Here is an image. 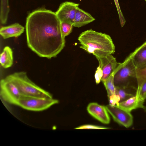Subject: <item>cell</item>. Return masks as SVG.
Listing matches in <instances>:
<instances>
[{"mask_svg": "<svg viewBox=\"0 0 146 146\" xmlns=\"http://www.w3.org/2000/svg\"><path fill=\"white\" fill-rule=\"evenodd\" d=\"M106 107L114 121L118 124L126 128L132 126L133 123V117L130 112L116 106H113L109 104Z\"/></svg>", "mask_w": 146, "mask_h": 146, "instance_id": "obj_7", "label": "cell"}, {"mask_svg": "<svg viewBox=\"0 0 146 146\" xmlns=\"http://www.w3.org/2000/svg\"><path fill=\"white\" fill-rule=\"evenodd\" d=\"M135 96L139 102L144 105V102L146 99V81L139 89L137 90Z\"/></svg>", "mask_w": 146, "mask_h": 146, "instance_id": "obj_20", "label": "cell"}, {"mask_svg": "<svg viewBox=\"0 0 146 146\" xmlns=\"http://www.w3.org/2000/svg\"><path fill=\"white\" fill-rule=\"evenodd\" d=\"M95 20V19L91 14L78 7L76 9L73 25L74 27L79 28L94 21Z\"/></svg>", "mask_w": 146, "mask_h": 146, "instance_id": "obj_13", "label": "cell"}, {"mask_svg": "<svg viewBox=\"0 0 146 146\" xmlns=\"http://www.w3.org/2000/svg\"><path fill=\"white\" fill-rule=\"evenodd\" d=\"M136 69L130 54L123 62L118 63L114 72L115 86H132L137 88Z\"/></svg>", "mask_w": 146, "mask_h": 146, "instance_id": "obj_4", "label": "cell"}, {"mask_svg": "<svg viewBox=\"0 0 146 146\" xmlns=\"http://www.w3.org/2000/svg\"><path fill=\"white\" fill-rule=\"evenodd\" d=\"M100 64L103 72L101 81L104 83L114 72L118 64L116 58L111 54L96 57Z\"/></svg>", "mask_w": 146, "mask_h": 146, "instance_id": "obj_9", "label": "cell"}, {"mask_svg": "<svg viewBox=\"0 0 146 146\" xmlns=\"http://www.w3.org/2000/svg\"><path fill=\"white\" fill-rule=\"evenodd\" d=\"M103 76V72L100 64H99L94 75L95 81L97 84H99L101 81Z\"/></svg>", "mask_w": 146, "mask_h": 146, "instance_id": "obj_24", "label": "cell"}, {"mask_svg": "<svg viewBox=\"0 0 146 146\" xmlns=\"http://www.w3.org/2000/svg\"><path fill=\"white\" fill-rule=\"evenodd\" d=\"M25 29L28 47L41 57H55L65 46L60 22L51 10L41 8L29 13Z\"/></svg>", "mask_w": 146, "mask_h": 146, "instance_id": "obj_1", "label": "cell"}, {"mask_svg": "<svg viewBox=\"0 0 146 146\" xmlns=\"http://www.w3.org/2000/svg\"><path fill=\"white\" fill-rule=\"evenodd\" d=\"M113 74L114 72L103 83L107 91L108 98L115 94V87L113 82Z\"/></svg>", "mask_w": 146, "mask_h": 146, "instance_id": "obj_18", "label": "cell"}, {"mask_svg": "<svg viewBox=\"0 0 146 146\" xmlns=\"http://www.w3.org/2000/svg\"><path fill=\"white\" fill-rule=\"evenodd\" d=\"M0 95L6 102L17 106L21 97L17 87L6 78L0 81Z\"/></svg>", "mask_w": 146, "mask_h": 146, "instance_id": "obj_6", "label": "cell"}, {"mask_svg": "<svg viewBox=\"0 0 146 146\" xmlns=\"http://www.w3.org/2000/svg\"><path fill=\"white\" fill-rule=\"evenodd\" d=\"M87 110L91 116L101 123L106 124L110 123V117L106 106L92 102L88 104Z\"/></svg>", "mask_w": 146, "mask_h": 146, "instance_id": "obj_10", "label": "cell"}, {"mask_svg": "<svg viewBox=\"0 0 146 146\" xmlns=\"http://www.w3.org/2000/svg\"><path fill=\"white\" fill-rule=\"evenodd\" d=\"M78 40L81 48L96 57L106 56L115 52V46L111 38L105 33L88 30L80 34Z\"/></svg>", "mask_w": 146, "mask_h": 146, "instance_id": "obj_2", "label": "cell"}, {"mask_svg": "<svg viewBox=\"0 0 146 146\" xmlns=\"http://www.w3.org/2000/svg\"><path fill=\"white\" fill-rule=\"evenodd\" d=\"M110 127L100 126L91 124H85L80 125L74 128L75 129H109Z\"/></svg>", "mask_w": 146, "mask_h": 146, "instance_id": "obj_22", "label": "cell"}, {"mask_svg": "<svg viewBox=\"0 0 146 146\" xmlns=\"http://www.w3.org/2000/svg\"><path fill=\"white\" fill-rule=\"evenodd\" d=\"M5 78L17 87L21 96L52 98L50 93L32 81L28 77L26 72H15Z\"/></svg>", "mask_w": 146, "mask_h": 146, "instance_id": "obj_3", "label": "cell"}, {"mask_svg": "<svg viewBox=\"0 0 146 146\" xmlns=\"http://www.w3.org/2000/svg\"><path fill=\"white\" fill-rule=\"evenodd\" d=\"M145 0V2H146V0Z\"/></svg>", "mask_w": 146, "mask_h": 146, "instance_id": "obj_28", "label": "cell"}, {"mask_svg": "<svg viewBox=\"0 0 146 146\" xmlns=\"http://www.w3.org/2000/svg\"><path fill=\"white\" fill-rule=\"evenodd\" d=\"M118 13L120 23L121 27L124 25L126 20L121 10L118 0H114Z\"/></svg>", "mask_w": 146, "mask_h": 146, "instance_id": "obj_23", "label": "cell"}, {"mask_svg": "<svg viewBox=\"0 0 146 146\" xmlns=\"http://www.w3.org/2000/svg\"><path fill=\"white\" fill-rule=\"evenodd\" d=\"M0 63L5 68L10 67L13 63V52L11 48L8 46L5 47L0 54Z\"/></svg>", "mask_w": 146, "mask_h": 146, "instance_id": "obj_15", "label": "cell"}, {"mask_svg": "<svg viewBox=\"0 0 146 146\" xmlns=\"http://www.w3.org/2000/svg\"><path fill=\"white\" fill-rule=\"evenodd\" d=\"M79 4L70 1L62 3L55 12L60 22H65L73 25L76 9Z\"/></svg>", "mask_w": 146, "mask_h": 146, "instance_id": "obj_8", "label": "cell"}, {"mask_svg": "<svg viewBox=\"0 0 146 146\" xmlns=\"http://www.w3.org/2000/svg\"><path fill=\"white\" fill-rule=\"evenodd\" d=\"M9 0H1L0 17L1 23H6L9 12Z\"/></svg>", "mask_w": 146, "mask_h": 146, "instance_id": "obj_17", "label": "cell"}, {"mask_svg": "<svg viewBox=\"0 0 146 146\" xmlns=\"http://www.w3.org/2000/svg\"><path fill=\"white\" fill-rule=\"evenodd\" d=\"M60 26L62 35L65 38L72 32L74 27L72 24L65 22H60Z\"/></svg>", "mask_w": 146, "mask_h": 146, "instance_id": "obj_21", "label": "cell"}, {"mask_svg": "<svg viewBox=\"0 0 146 146\" xmlns=\"http://www.w3.org/2000/svg\"><path fill=\"white\" fill-rule=\"evenodd\" d=\"M115 87V94L119 96L120 102L135 95L137 90V88L132 86Z\"/></svg>", "mask_w": 146, "mask_h": 146, "instance_id": "obj_16", "label": "cell"}, {"mask_svg": "<svg viewBox=\"0 0 146 146\" xmlns=\"http://www.w3.org/2000/svg\"><path fill=\"white\" fill-rule=\"evenodd\" d=\"M25 28L18 23L3 27L0 29V34L4 39L18 37L24 31Z\"/></svg>", "mask_w": 146, "mask_h": 146, "instance_id": "obj_12", "label": "cell"}, {"mask_svg": "<svg viewBox=\"0 0 146 146\" xmlns=\"http://www.w3.org/2000/svg\"><path fill=\"white\" fill-rule=\"evenodd\" d=\"M142 109L144 110L146 115V106H144Z\"/></svg>", "mask_w": 146, "mask_h": 146, "instance_id": "obj_26", "label": "cell"}, {"mask_svg": "<svg viewBox=\"0 0 146 146\" xmlns=\"http://www.w3.org/2000/svg\"><path fill=\"white\" fill-rule=\"evenodd\" d=\"M133 63L137 69L146 68V45L142 44L130 54Z\"/></svg>", "mask_w": 146, "mask_h": 146, "instance_id": "obj_11", "label": "cell"}, {"mask_svg": "<svg viewBox=\"0 0 146 146\" xmlns=\"http://www.w3.org/2000/svg\"><path fill=\"white\" fill-rule=\"evenodd\" d=\"M109 105L115 106L120 101L119 96L117 94L112 95L108 98Z\"/></svg>", "mask_w": 146, "mask_h": 146, "instance_id": "obj_25", "label": "cell"}, {"mask_svg": "<svg viewBox=\"0 0 146 146\" xmlns=\"http://www.w3.org/2000/svg\"><path fill=\"white\" fill-rule=\"evenodd\" d=\"M142 44L144 46L146 45V41L145 42H144Z\"/></svg>", "mask_w": 146, "mask_h": 146, "instance_id": "obj_27", "label": "cell"}, {"mask_svg": "<svg viewBox=\"0 0 146 146\" xmlns=\"http://www.w3.org/2000/svg\"><path fill=\"white\" fill-rule=\"evenodd\" d=\"M59 102L58 100L53 98L21 96L17 106L27 110L39 111L46 110Z\"/></svg>", "mask_w": 146, "mask_h": 146, "instance_id": "obj_5", "label": "cell"}, {"mask_svg": "<svg viewBox=\"0 0 146 146\" xmlns=\"http://www.w3.org/2000/svg\"><path fill=\"white\" fill-rule=\"evenodd\" d=\"M144 106L139 102L135 95L125 100L119 102L116 105L129 112L138 108L142 109Z\"/></svg>", "mask_w": 146, "mask_h": 146, "instance_id": "obj_14", "label": "cell"}, {"mask_svg": "<svg viewBox=\"0 0 146 146\" xmlns=\"http://www.w3.org/2000/svg\"><path fill=\"white\" fill-rule=\"evenodd\" d=\"M136 77L138 90L142 85L146 81V68L136 69Z\"/></svg>", "mask_w": 146, "mask_h": 146, "instance_id": "obj_19", "label": "cell"}]
</instances>
